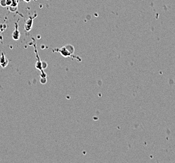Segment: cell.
I'll list each match as a JSON object with an SVG mask.
<instances>
[{"instance_id":"3","label":"cell","mask_w":175,"mask_h":163,"mask_svg":"<svg viewBox=\"0 0 175 163\" xmlns=\"http://www.w3.org/2000/svg\"><path fill=\"white\" fill-rule=\"evenodd\" d=\"M32 26V20H31V21L30 23H28V21H27V23L25 25V29H26L27 31H30V29L31 28Z\"/></svg>"},{"instance_id":"1","label":"cell","mask_w":175,"mask_h":163,"mask_svg":"<svg viewBox=\"0 0 175 163\" xmlns=\"http://www.w3.org/2000/svg\"><path fill=\"white\" fill-rule=\"evenodd\" d=\"M60 53L65 57H70L73 52H74V48L70 45H66L59 50Z\"/></svg>"},{"instance_id":"2","label":"cell","mask_w":175,"mask_h":163,"mask_svg":"<svg viewBox=\"0 0 175 163\" xmlns=\"http://www.w3.org/2000/svg\"><path fill=\"white\" fill-rule=\"evenodd\" d=\"M20 33L18 30V29L16 28L15 30L13 32V38L15 40H18L20 39Z\"/></svg>"},{"instance_id":"4","label":"cell","mask_w":175,"mask_h":163,"mask_svg":"<svg viewBox=\"0 0 175 163\" xmlns=\"http://www.w3.org/2000/svg\"><path fill=\"white\" fill-rule=\"evenodd\" d=\"M6 57H5V55H3V54H2V56L1 57V59H0V64H1V66L3 67V64H4L5 62V60H6ZM6 65H8V63H5Z\"/></svg>"}]
</instances>
